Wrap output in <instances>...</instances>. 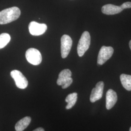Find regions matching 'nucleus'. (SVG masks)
<instances>
[{
  "label": "nucleus",
  "mask_w": 131,
  "mask_h": 131,
  "mask_svg": "<svg viewBox=\"0 0 131 131\" xmlns=\"http://www.w3.org/2000/svg\"><path fill=\"white\" fill-rule=\"evenodd\" d=\"M114 49L112 47H106L103 46L101 48L99 53L97 63L99 65L104 64L108 59L112 56Z\"/></svg>",
  "instance_id": "nucleus-6"
},
{
  "label": "nucleus",
  "mask_w": 131,
  "mask_h": 131,
  "mask_svg": "<svg viewBox=\"0 0 131 131\" xmlns=\"http://www.w3.org/2000/svg\"><path fill=\"white\" fill-rule=\"evenodd\" d=\"M33 131H44V129L43 128H42L41 127H40V128H38L37 129H35V130H34Z\"/></svg>",
  "instance_id": "nucleus-17"
},
{
  "label": "nucleus",
  "mask_w": 131,
  "mask_h": 131,
  "mask_svg": "<svg viewBox=\"0 0 131 131\" xmlns=\"http://www.w3.org/2000/svg\"><path fill=\"white\" fill-rule=\"evenodd\" d=\"M90 42L91 38L89 32L85 31L82 34L77 46V53L80 57L83 56L89 49Z\"/></svg>",
  "instance_id": "nucleus-2"
},
{
  "label": "nucleus",
  "mask_w": 131,
  "mask_h": 131,
  "mask_svg": "<svg viewBox=\"0 0 131 131\" xmlns=\"http://www.w3.org/2000/svg\"><path fill=\"white\" fill-rule=\"evenodd\" d=\"M121 7L123 10L126 8H131V2H127L124 3L121 6Z\"/></svg>",
  "instance_id": "nucleus-16"
},
{
  "label": "nucleus",
  "mask_w": 131,
  "mask_h": 131,
  "mask_svg": "<svg viewBox=\"0 0 131 131\" xmlns=\"http://www.w3.org/2000/svg\"><path fill=\"white\" fill-rule=\"evenodd\" d=\"M131 131V127H130V131Z\"/></svg>",
  "instance_id": "nucleus-19"
},
{
  "label": "nucleus",
  "mask_w": 131,
  "mask_h": 131,
  "mask_svg": "<svg viewBox=\"0 0 131 131\" xmlns=\"http://www.w3.org/2000/svg\"><path fill=\"white\" fill-rule=\"evenodd\" d=\"M46 24H39L36 21H31L29 24V30L30 34L35 36H40L47 30Z\"/></svg>",
  "instance_id": "nucleus-8"
},
{
  "label": "nucleus",
  "mask_w": 131,
  "mask_h": 131,
  "mask_svg": "<svg viewBox=\"0 0 131 131\" xmlns=\"http://www.w3.org/2000/svg\"><path fill=\"white\" fill-rule=\"evenodd\" d=\"M120 79L123 88L128 91H131V75L122 74Z\"/></svg>",
  "instance_id": "nucleus-14"
},
{
  "label": "nucleus",
  "mask_w": 131,
  "mask_h": 131,
  "mask_svg": "<svg viewBox=\"0 0 131 131\" xmlns=\"http://www.w3.org/2000/svg\"><path fill=\"white\" fill-rule=\"evenodd\" d=\"M72 45V40L69 36L67 35H64L61 37V56L63 58H65L68 56Z\"/></svg>",
  "instance_id": "nucleus-7"
},
{
  "label": "nucleus",
  "mask_w": 131,
  "mask_h": 131,
  "mask_svg": "<svg viewBox=\"0 0 131 131\" xmlns=\"http://www.w3.org/2000/svg\"><path fill=\"white\" fill-rule=\"evenodd\" d=\"M31 122V118L26 117L19 120L15 125L16 131H23L25 130Z\"/></svg>",
  "instance_id": "nucleus-12"
},
{
  "label": "nucleus",
  "mask_w": 131,
  "mask_h": 131,
  "mask_svg": "<svg viewBox=\"0 0 131 131\" xmlns=\"http://www.w3.org/2000/svg\"><path fill=\"white\" fill-rule=\"evenodd\" d=\"M25 57L28 62L33 65H38L42 62L41 53L35 48L28 49L26 52Z\"/></svg>",
  "instance_id": "nucleus-4"
},
{
  "label": "nucleus",
  "mask_w": 131,
  "mask_h": 131,
  "mask_svg": "<svg viewBox=\"0 0 131 131\" xmlns=\"http://www.w3.org/2000/svg\"><path fill=\"white\" fill-rule=\"evenodd\" d=\"M122 10L121 6H118L112 4L104 5L102 8V11L103 14L108 15L118 14L121 13Z\"/></svg>",
  "instance_id": "nucleus-11"
},
{
  "label": "nucleus",
  "mask_w": 131,
  "mask_h": 131,
  "mask_svg": "<svg viewBox=\"0 0 131 131\" xmlns=\"http://www.w3.org/2000/svg\"><path fill=\"white\" fill-rule=\"evenodd\" d=\"M10 75L14 80L16 86L20 89H25L28 86V82L26 78L19 70H12Z\"/></svg>",
  "instance_id": "nucleus-5"
},
{
  "label": "nucleus",
  "mask_w": 131,
  "mask_h": 131,
  "mask_svg": "<svg viewBox=\"0 0 131 131\" xmlns=\"http://www.w3.org/2000/svg\"><path fill=\"white\" fill-rule=\"evenodd\" d=\"M71 75V71L69 69H65L62 70L58 75L57 84L58 85H61L63 89L68 88L73 82Z\"/></svg>",
  "instance_id": "nucleus-3"
},
{
  "label": "nucleus",
  "mask_w": 131,
  "mask_h": 131,
  "mask_svg": "<svg viewBox=\"0 0 131 131\" xmlns=\"http://www.w3.org/2000/svg\"><path fill=\"white\" fill-rule=\"evenodd\" d=\"M129 46H130V49H131V40L129 42Z\"/></svg>",
  "instance_id": "nucleus-18"
},
{
  "label": "nucleus",
  "mask_w": 131,
  "mask_h": 131,
  "mask_svg": "<svg viewBox=\"0 0 131 131\" xmlns=\"http://www.w3.org/2000/svg\"><path fill=\"white\" fill-rule=\"evenodd\" d=\"M20 10L18 7L14 6L3 10L0 12V24H9L19 18Z\"/></svg>",
  "instance_id": "nucleus-1"
},
{
  "label": "nucleus",
  "mask_w": 131,
  "mask_h": 131,
  "mask_svg": "<svg viewBox=\"0 0 131 131\" xmlns=\"http://www.w3.org/2000/svg\"><path fill=\"white\" fill-rule=\"evenodd\" d=\"M117 100V94L113 89H109L106 95V107L111 109L116 103Z\"/></svg>",
  "instance_id": "nucleus-10"
},
{
  "label": "nucleus",
  "mask_w": 131,
  "mask_h": 131,
  "mask_svg": "<svg viewBox=\"0 0 131 131\" xmlns=\"http://www.w3.org/2000/svg\"><path fill=\"white\" fill-rule=\"evenodd\" d=\"M11 38L7 33H3L0 35V49L4 48L10 42Z\"/></svg>",
  "instance_id": "nucleus-15"
},
{
  "label": "nucleus",
  "mask_w": 131,
  "mask_h": 131,
  "mask_svg": "<svg viewBox=\"0 0 131 131\" xmlns=\"http://www.w3.org/2000/svg\"><path fill=\"white\" fill-rule=\"evenodd\" d=\"M77 100V93L74 92L70 94L66 98V102L68 104L66 107V109H70L75 104Z\"/></svg>",
  "instance_id": "nucleus-13"
},
{
  "label": "nucleus",
  "mask_w": 131,
  "mask_h": 131,
  "mask_svg": "<svg viewBox=\"0 0 131 131\" xmlns=\"http://www.w3.org/2000/svg\"><path fill=\"white\" fill-rule=\"evenodd\" d=\"M103 89L104 83L103 81L99 82L91 91L90 97V101L91 103H95L102 98Z\"/></svg>",
  "instance_id": "nucleus-9"
}]
</instances>
